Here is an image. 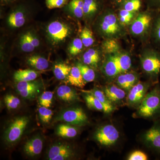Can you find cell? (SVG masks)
<instances>
[{
    "label": "cell",
    "instance_id": "1",
    "mask_svg": "<svg viewBox=\"0 0 160 160\" xmlns=\"http://www.w3.org/2000/svg\"><path fill=\"white\" fill-rule=\"evenodd\" d=\"M138 115L152 118L160 116V86L158 85L146 93L138 108Z\"/></svg>",
    "mask_w": 160,
    "mask_h": 160
},
{
    "label": "cell",
    "instance_id": "2",
    "mask_svg": "<svg viewBox=\"0 0 160 160\" xmlns=\"http://www.w3.org/2000/svg\"><path fill=\"white\" fill-rule=\"evenodd\" d=\"M98 30L106 39L116 38L123 33V26L118 17L110 10L105 11L99 20Z\"/></svg>",
    "mask_w": 160,
    "mask_h": 160
},
{
    "label": "cell",
    "instance_id": "3",
    "mask_svg": "<svg viewBox=\"0 0 160 160\" xmlns=\"http://www.w3.org/2000/svg\"><path fill=\"white\" fill-rule=\"evenodd\" d=\"M142 68L154 82L158 81L160 74V53L154 49L146 50L141 58Z\"/></svg>",
    "mask_w": 160,
    "mask_h": 160
},
{
    "label": "cell",
    "instance_id": "4",
    "mask_svg": "<svg viewBox=\"0 0 160 160\" xmlns=\"http://www.w3.org/2000/svg\"><path fill=\"white\" fill-rule=\"evenodd\" d=\"M72 126H83L88 122V118L85 112L80 107L69 108L63 110L55 119Z\"/></svg>",
    "mask_w": 160,
    "mask_h": 160
},
{
    "label": "cell",
    "instance_id": "5",
    "mask_svg": "<svg viewBox=\"0 0 160 160\" xmlns=\"http://www.w3.org/2000/svg\"><path fill=\"white\" fill-rule=\"evenodd\" d=\"M29 122V118L22 116L15 119L5 132L6 142L9 144L17 142L20 139Z\"/></svg>",
    "mask_w": 160,
    "mask_h": 160
},
{
    "label": "cell",
    "instance_id": "6",
    "mask_svg": "<svg viewBox=\"0 0 160 160\" xmlns=\"http://www.w3.org/2000/svg\"><path fill=\"white\" fill-rule=\"evenodd\" d=\"M47 32L52 42L54 44L62 42L71 34V29L68 25L59 21L49 23Z\"/></svg>",
    "mask_w": 160,
    "mask_h": 160
},
{
    "label": "cell",
    "instance_id": "7",
    "mask_svg": "<svg viewBox=\"0 0 160 160\" xmlns=\"http://www.w3.org/2000/svg\"><path fill=\"white\" fill-rule=\"evenodd\" d=\"M95 140L104 146L114 145L119 138V132L113 125L108 124L100 127L96 132Z\"/></svg>",
    "mask_w": 160,
    "mask_h": 160
},
{
    "label": "cell",
    "instance_id": "8",
    "mask_svg": "<svg viewBox=\"0 0 160 160\" xmlns=\"http://www.w3.org/2000/svg\"><path fill=\"white\" fill-rule=\"evenodd\" d=\"M155 17L149 12L139 13L131 22L130 30L135 36H141L147 32L152 26Z\"/></svg>",
    "mask_w": 160,
    "mask_h": 160
},
{
    "label": "cell",
    "instance_id": "9",
    "mask_svg": "<svg viewBox=\"0 0 160 160\" xmlns=\"http://www.w3.org/2000/svg\"><path fill=\"white\" fill-rule=\"evenodd\" d=\"M74 152L71 146L66 143H58L49 149L48 158L50 160H69L73 157Z\"/></svg>",
    "mask_w": 160,
    "mask_h": 160
},
{
    "label": "cell",
    "instance_id": "10",
    "mask_svg": "<svg viewBox=\"0 0 160 160\" xmlns=\"http://www.w3.org/2000/svg\"><path fill=\"white\" fill-rule=\"evenodd\" d=\"M149 86L148 83L138 82L129 90L127 102L130 106L140 105L147 93Z\"/></svg>",
    "mask_w": 160,
    "mask_h": 160
},
{
    "label": "cell",
    "instance_id": "11",
    "mask_svg": "<svg viewBox=\"0 0 160 160\" xmlns=\"http://www.w3.org/2000/svg\"><path fill=\"white\" fill-rule=\"evenodd\" d=\"M41 84L37 81L19 82L17 85V89L19 94L27 99H34L39 92Z\"/></svg>",
    "mask_w": 160,
    "mask_h": 160
},
{
    "label": "cell",
    "instance_id": "12",
    "mask_svg": "<svg viewBox=\"0 0 160 160\" xmlns=\"http://www.w3.org/2000/svg\"><path fill=\"white\" fill-rule=\"evenodd\" d=\"M144 139L146 145L154 151L160 153V121H157L146 132Z\"/></svg>",
    "mask_w": 160,
    "mask_h": 160
},
{
    "label": "cell",
    "instance_id": "13",
    "mask_svg": "<svg viewBox=\"0 0 160 160\" xmlns=\"http://www.w3.org/2000/svg\"><path fill=\"white\" fill-rule=\"evenodd\" d=\"M119 52L108 54L109 56L103 65V72L108 77H114L122 73L119 61Z\"/></svg>",
    "mask_w": 160,
    "mask_h": 160
},
{
    "label": "cell",
    "instance_id": "14",
    "mask_svg": "<svg viewBox=\"0 0 160 160\" xmlns=\"http://www.w3.org/2000/svg\"><path fill=\"white\" fill-rule=\"evenodd\" d=\"M43 146L42 139L39 136L37 135L26 142L24 146V150L29 156L34 157L42 152Z\"/></svg>",
    "mask_w": 160,
    "mask_h": 160
},
{
    "label": "cell",
    "instance_id": "15",
    "mask_svg": "<svg viewBox=\"0 0 160 160\" xmlns=\"http://www.w3.org/2000/svg\"><path fill=\"white\" fill-rule=\"evenodd\" d=\"M138 74L134 72H125L118 75L117 83L119 87L124 90L129 91L138 83Z\"/></svg>",
    "mask_w": 160,
    "mask_h": 160
},
{
    "label": "cell",
    "instance_id": "16",
    "mask_svg": "<svg viewBox=\"0 0 160 160\" xmlns=\"http://www.w3.org/2000/svg\"><path fill=\"white\" fill-rule=\"evenodd\" d=\"M104 92L108 99L112 103H119L126 97L125 90L115 85L106 86Z\"/></svg>",
    "mask_w": 160,
    "mask_h": 160
},
{
    "label": "cell",
    "instance_id": "17",
    "mask_svg": "<svg viewBox=\"0 0 160 160\" xmlns=\"http://www.w3.org/2000/svg\"><path fill=\"white\" fill-rule=\"evenodd\" d=\"M57 94L60 99L66 102H72L79 99L76 91L66 85L59 86L57 91Z\"/></svg>",
    "mask_w": 160,
    "mask_h": 160
},
{
    "label": "cell",
    "instance_id": "18",
    "mask_svg": "<svg viewBox=\"0 0 160 160\" xmlns=\"http://www.w3.org/2000/svg\"><path fill=\"white\" fill-rule=\"evenodd\" d=\"M84 92L91 93L94 95L96 98H97L103 105L104 107V112L105 113H110L114 110V107L112 105V103L108 99L104 92L101 91L97 88H94L91 90Z\"/></svg>",
    "mask_w": 160,
    "mask_h": 160
},
{
    "label": "cell",
    "instance_id": "19",
    "mask_svg": "<svg viewBox=\"0 0 160 160\" xmlns=\"http://www.w3.org/2000/svg\"><path fill=\"white\" fill-rule=\"evenodd\" d=\"M8 24L12 28H18L24 26L26 22V17L22 10L17 9L9 15L7 20Z\"/></svg>",
    "mask_w": 160,
    "mask_h": 160
},
{
    "label": "cell",
    "instance_id": "20",
    "mask_svg": "<svg viewBox=\"0 0 160 160\" xmlns=\"http://www.w3.org/2000/svg\"><path fill=\"white\" fill-rule=\"evenodd\" d=\"M102 5V0H84V16L90 18L96 14Z\"/></svg>",
    "mask_w": 160,
    "mask_h": 160
},
{
    "label": "cell",
    "instance_id": "21",
    "mask_svg": "<svg viewBox=\"0 0 160 160\" xmlns=\"http://www.w3.org/2000/svg\"><path fill=\"white\" fill-rule=\"evenodd\" d=\"M68 81L70 85L79 88H83L86 83L83 79L81 71L78 66L72 67L68 77Z\"/></svg>",
    "mask_w": 160,
    "mask_h": 160
},
{
    "label": "cell",
    "instance_id": "22",
    "mask_svg": "<svg viewBox=\"0 0 160 160\" xmlns=\"http://www.w3.org/2000/svg\"><path fill=\"white\" fill-rule=\"evenodd\" d=\"M38 76L37 72L32 69H19L15 72L14 79L17 82L34 81Z\"/></svg>",
    "mask_w": 160,
    "mask_h": 160
},
{
    "label": "cell",
    "instance_id": "23",
    "mask_svg": "<svg viewBox=\"0 0 160 160\" xmlns=\"http://www.w3.org/2000/svg\"><path fill=\"white\" fill-rule=\"evenodd\" d=\"M28 65L38 70H44L49 67V63L46 58L38 55H33L27 58Z\"/></svg>",
    "mask_w": 160,
    "mask_h": 160
},
{
    "label": "cell",
    "instance_id": "24",
    "mask_svg": "<svg viewBox=\"0 0 160 160\" xmlns=\"http://www.w3.org/2000/svg\"><path fill=\"white\" fill-rule=\"evenodd\" d=\"M57 134L64 138H72L77 135L78 129L70 124H61L58 126Z\"/></svg>",
    "mask_w": 160,
    "mask_h": 160
},
{
    "label": "cell",
    "instance_id": "25",
    "mask_svg": "<svg viewBox=\"0 0 160 160\" xmlns=\"http://www.w3.org/2000/svg\"><path fill=\"white\" fill-rule=\"evenodd\" d=\"M99 61V54L96 49H89L83 55L82 62L86 65L96 67Z\"/></svg>",
    "mask_w": 160,
    "mask_h": 160
},
{
    "label": "cell",
    "instance_id": "26",
    "mask_svg": "<svg viewBox=\"0 0 160 160\" xmlns=\"http://www.w3.org/2000/svg\"><path fill=\"white\" fill-rule=\"evenodd\" d=\"M71 67L65 63H56L53 66V73L57 79L63 80L68 78L71 71Z\"/></svg>",
    "mask_w": 160,
    "mask_h": 160
},
{
    "label": "cell",
    "instance_id": "27",
    "mask_svg": "<svg viewBox=\"0 0 160 160\" xmlns=\"http://www.w3.org/2000/svg\"><path fill=\"white\" fill-rule=\"evenodd\" d=\"M84 0H70L67 8L75 17L81 18L84 16Z\"/></svg>",
    "mask_w": 160,
    "mask_h": 160
},
{
    "label": "cell",
    "instance_id": "28",
    "mask_svg": "<svg viewBox=\"0 0 160 160\" xmlns=\"http://www.w3.org/2000/svg\"><path fill=\"white\" fill-rule=\"evenodd\" d=\"M86 105L89 109L104 112V107L97 98L89 92L83 91Z\"/></svg>",
    "mask_w": 160,
    "mask_h": 160
},
{
    "label": "cell",
    "instance_id": "29",
    "mask_svg": "<svg viewBox=\"0 0 160 160\" xmlns=\"http://www.w3.org/2000/svg\"><path fill=\"white\" fill-rule=\"evenodd\" d=\"M152 36L153 41L160 49V9H158L152 26Z\"/></svg>",
    "mask_w": 160,
    "mask_h": 160
},
{
    "label": "cell",
    "instance_id": "30",
    "mask_svg": "<svg viewBox=\"0 0 160 160\" xmlns=\"http://www.w3.org/2000/svg\"><path fill=\"white\" fill-rule=\"evenodd\" d=\"M77 66L79 68L83 79L86 83L94 81L96 75L93 69L88 66V65L82 63H78Z\"/></svg>",
    "mask_w": 160,
    "mask_h": 160
},
{
    "label": "cell",
    "instance_id": "31",
    "mask_svg": "<svg viewBox=\"0 0 160 160\" xmlns=\"http://www.w3.org/2000/svg\"><path fill=\"white\" fill-rule=\"evenodd\" d=\"M102 48L106 54H113L119 52L120 46L115 39H107L103 43Z\"/></svg>",
    "mask_w": 160,
    "mask_h": 160
},
{
    "label": "cell",
    "instance_id": "32",
    "mask_svg": "<svg viewBox=\"0 0 160 160\" xmlns=\"http://www.w3.org/2000/svg\"><path fill=\"white\" fill-rule=\"evenodd\" d=\"M118 58L122 73L127 72L131 67V58L127 53L120 52L118 53Z\"/></svg>",
    "mask_w": 160,
    "mask_h": 160
},
{
    "label": "cell",
    "instance_id": "33",
    "mask_svg": "<svg viewBox=\"0 0 160 160\" xmlns=\"http://www.w3.org/2000/svg\"><path fill=\"white\" fill-rule=\"evenodd\" d=\"M142 1V0H127L122 3L120 6L122 9L135 13L141 9Z\"/></svg>",
    "mask_w": 160,
    "mask_h": 160
},
{
    "label": "cell",
    "instance_id": "34",
    "mask_svg": "<svg viewBox=\"0 0 160 160\" xmlns=\"http://www.w3.org/2000/svg\"><path fill=\"white\" fill-rule=\"evenodd\" d=\"M134 14L135 12L128 11L122 8L119 12L118 17L120 23L123 26L129 25L132 22Z\"/></svg>",
    "mask_w": 160,
    "mask_h": 160
},
{
    "label": "cell",
    "instance_id": "35",
    "mask_svg": "<svg viewBox=\"0 0 160 160\" xmlns=\"http://www.w3.org/2000/svg\"><path fill=\"white\" fill-rule=\"evenodd\" d=\"M80 38L82 40L84 46L86 47L92 46L94 42L92 32L87 27H85L82 30Z\"/></svg>",
    "mask_w": 160,
    "mask_h": 160
},
{
    "label": "cell",
    "instance_id": "36",
    "mask_svg": "<svg viewBox=\"0 0 160 160\" xmlns=\"http://www.w3.org/2000/svg\"><path fill=\"white\" fill-rule=\"evenodd\" d=\"M83 45L82 40L79 38H76L72 42L69 46V52L72 56L77 55L82 50Z\"/></svg>",
    "mask_w": 160,
    "mask_h": 160
},
{
    "label": "cell",
    "instance_id": "37",
    "mask_svg": "<svg viewBox=\"0 0 160 160\" xmlns=\"http://www.w3.org/2000/svg\"><path fill=\"white\" fill-rule=\"evenodd\" d=\"M38 113L40 120L44 124H48L53 115L52 110L42 106L39 108Z\"/></svg>",
    "mask_w": 160,
    "mask_h": 160
},
{
    "label": "cell",
    "instance_id": "38",
    "mask_svg": "<svg viewBox=\"0 0 160 160\" xmlns=\"http://www.w3.org/2000/svg\"><path fill=\"white\" fill-rule=\"evenodd\" d=\"M53 97V93L52 92H44L39 98V103L41 106L49 108L52 104Z\"/></svg>",
    "mask_w": 160,
    "mask_h": 160
},
{
    "label": "cell",
    "instance_id": "39",
    "mask_svg": "<svg viewBox=\"0 0 160 160\" xmlns=\"http://www.w3.org/2000/svg\"><path fill=\"white\" fill-rule=\"evenodd\" d=\"M4 101L9 110L16 109L21 104V101L18 98L11 94L6 95Z\"/></svg>",
    "mask_w": 160,
    "mask_h": 160
},
{
    "label": "cell",
    "instance_id": "40",
    "mask_svg": "<svg viewBox=\"0 0 160 160\" xmlns=\"http://www.w3.org/2000/svg\"><path fill=\"white\" fill-rule=\"evenodd\" d=\"M20 46L22 51L24 52H31L35 49L29 42L26 33H24L20 38Z\"/></svg>",
    "mask_w": 160,
    "mask_h": 160
},
{
    "label": "cell",
    "instance_id": "41",
    "mask_svg": "<svg viewBox=\"0 0 160 160\" xmlns=\"http://www.w3.org/2000/svg\"><path fill=\"white\" fill-rule=\"evenodd\" d=\"M68 0H46L47 8L49 9L61 8L66 5Z\"/></svg>",
    "mask_w": 160,
    "mask_h": 160
},
{
    "label": "cell",
    "instance_id": "42",
    "mask_svg": "<svg viewBox=\"0 0 160 160\" xmlns=\"http://www.w3.org/2000/svg\"><path fill=\"white\" fill-rule=\"evenodd\" d=\"M148 158L147 155L143 152L137 150L132 152L128 157L129 160H147Z\"/></svg>",
    "mask_w": 160,
    "mask_h": 160
},
{
    "label": "cell",
    "instance_id": "43",
    "mask_svg": "<svg viewBox=\"0 0 160 160\" xmlns=\"http://www.w3.org/2000/svg\"><path fill=\"white\" fill-rule=\"evenodd\" d=\"M25 33H26L29 42L34 48H37L39 46L40 44L39 40L34 34L30 32H26Z\"/></svg>",
    "mask_w": 160,
    "mask_h": 160
},
{
    "label": "cell",
    "instance_id": "44",
    "mask_svg": "<svg viewBox=\"0 0 160 160\" xmlns=\"http://www.w3.org/2000/svg\"><path fill=\"white\" fill-rule=\"evenodd\" d=\"M149 5L156 9H160V0H147Z\"/></svg>",
    "mask_w": 160,
    "mask_h": 160
},
{
    "label": "cell",
    "instance_id": "45",
    "mask_svg": "<svg viewBox=\"0 0 160 160\" xmlns=\"http://www.w3.org/2000/svg\"><path fill=\"white\" fill-rule=\"evenodd\" d=\"M113 2L115 3V4H117V5H121L122 3L124 2H126L127 0H112Z\"/></svg>",
    "mask_w": 160,
    "mask_h": 160
},
{
    "label": "cell",
    "instance_id": "46",
    "mask_svg": "<svg viewBox=\"0 0 160 160\" xmlns=\"http://www.w3.org/2000/svg\"><path fill=\"white\" fill-rule=\"evenodd\" d=\"M2 1H3V2H10V1H12V0H2Z\"/></svg>",
    "mask_w": 160,
    "mask_h": 160
}]
</instances>
